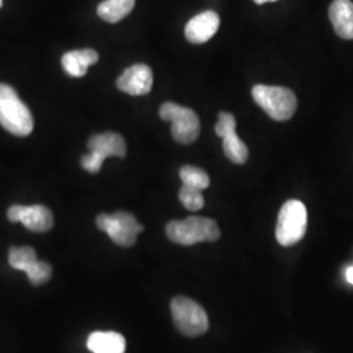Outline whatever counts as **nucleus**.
Here are the masks:
<instances>
[{
	"instance_id": "obj_1",
	"label": "nucleus",
	"mask_w": 353,
	"mask_h": 353,
	"mask_svg": "<svg viewBox=\"0 0 353 353\" xmlns=\"http://www.w3.org/2000/svg\"><path fill=\"white\" fill-rule=\"evenodd\" d=\"M221 236L217 223L202 216H190L166 225V237L176 245L191 246L199 242H214Z\"/></svg>"
},
{
	"instance_id": "obj_2",
	"label": "nucleus",
	"mask_w": 353,
	"mask_h": 353,
	"mask_svg": "<svg viewBox=\"0 0 353 353\" xmlns=\"http://www.w3.org/2000/svg\"><path fill=\"white\" fill-rule=\"evenodd\" d=\"M0 125L16 137H28L34 126L30 110L7 84H0Z\"/></svg>"
},
{
	"instance_id": "obj_3",
	"label": "nucleus",
	"mask_w": 353,
	"mask_h": 353,
	"mask_svg": "<svg viewBox=\"0 0 353 353\" xmlns=\"http://www.w3.org/2000/svg\"><path fill=\"white\" fill-rule=\"evenodd\" d=\"M252 94L254 101L274 121H288L297 110V97L290 89L259 84L252 89Z\"/></svg>"
},
{
	"instance_id": "obj_4",
	"label": "nucleus",
	"mask_w": 353,
	"mask_h": 353,
	"mask_svg": "<svg viewBox=\"0 0 353 353\" xmlns=\"http://www.w3.org/2000/svg\"><path fill=\"white\" fill-rule=\"evenodd\" d=\"M170 310L174 326L182 335L188 338H196L207 332L210 326L207 313L194 300L183 296H176L170 303Z\"/></svg>"
},
{
	"instance_id": "obj_5",
	"label": "nucleus",
	"mask_w": 353,
	"mask_h": 353,
	"mask_svg": "<svg viewBox=\"0 0 353 353\" xmlns=\"http://www.w3.org/2000/svg\"><path fill=\"white\" fill-rule=\"evenodd\" d=\"M307 227V211L303 202L288 201L279 212L276 240L281 246H293L303 240Z\"/></svg>"
},
{
	"instance_id": "obj_6",
	"label": "nucleus",
	"mask_w": 353,
	"mask_h": 353,
	"mask_svg": "<svg viewBox=\"0 0 353 353\" xmlns=\"http://www.w3.org/2000/svg\"><path fill=\"white\" fill-rule=\"evenodd\" d=\"M96 225L105 232L115 245L122 248L134 246L138 236L144 230V227L138 223L135 216L125 211H118L113 214H99Z\"/></svg>"
},
{
	"instance_id": "obj_7",
	"label": "nucleus",
	"mask_w": 353,
	"mask_h": 353,
	"mask_svg": "<svg viewBox=\"0 0 353 353\" xmlns=\"http://www.w3.org/2000/svg\"><path fill=\"white\" fill-rule=\"evenodd\" d=\"M160 117L172 122V137L179 144H191L201 135V121L196 113L174 102H165L160 108Z\"/></svg>"
},
{
	"instance_id": "obj_8",
	"label": "nucleus",
	"mask_w": 353,
	"mask_h": 353,
	"mask_svg": "<svg viewBox=\"0 0 353 353\" xmlns=\"http://www.w3.org/2000/svg\"><path fill=\"white\" fill-rule=\"evenodd\" d=\"M7 217L11 223H21L24 227L34 233H46L54 227V216L48 207L34 205H11L7 211Z\"/></svg>"
},
{
	"instance_id": "obj_9",
	"label": "nucleus",
	"mask_w": 353,
	"mask_h": 353,
	"mask_svg": "<svg viewBox=\"0 0 353 353\" xmlns=\"http://www.w3.org/2000/svg\"><path fill=\"white\" fill-rule=\"evenodd\" d=\"M153 85L152 70L145 64H134L117 79V88L131 96H144Z\"/></svg>"
},
{
	"instance_id": "obj_10",
	"label": "nucleus",
	"mask_w": 353,
	"mask_h": 353,
	"mask_svg": "<svg viewBox=\"0 0 353 353\" xmlns=\"http://www.w3.org/2000/svg\"><path fill=\"white\" fill-rule=\"evenodd\" d=\"M89 153L103 163L108 157H125L126 156V141L115 132H103L90 137L88 141Z\"/></svg>"
},
{
	"instance_id": "obj_11",
	"label": "nucleus",
	"mask_w": 353,
	"mask_h": 353,
	"mask_svg": "<svg viewBox=\"0 0 353 353\" xmlns=\"http://www.w3.org/2000/svg\"><path fill=\"white\" fill-rule=\"evenodd\" d=\"M220 26V17L214 11H205L192 17L185 28V36L194 45L205 43L214 37Z\"/></svg>"
},
{
	"instance_id": "obj_12",
	"label": "nucleus",
	"mask_w": 353,
	"mask_h": 353,
	"mask_svg": "<svg viewBox=\"0 0 353 353\" xmlns=\"http://www.w3.org/2000/svg\"><path fill=\"white\" fill-rule=\"evenodd\" d=\"M328 16L335 33L343 39H353V3L351 0H334Z\"/></svg>"
},
{
	"instance_id": "obj_13",
	"label": "nucleus",
	"mask_w": 353,
	"mask_h": 353,
	"mask_svg": "<svg viewBox=\"0 0 353 353\" xmlns=\"http://www.w3.org/2000/svg\"><path fill=\"white\" fill-rule=\"evenodd\" d=\"M87 347L92 353H125L126 339L115 331H94L89 335Z\"/></svg>"
},
{
	"instance_id": "obj_14",
	"label": "nucleus",
	"mask_w": 353,
	"mask_h": 353,
	"mask_svg": "<svg viewBox=\"0 0 353 353\" xmlns=\"http://www.w3.org/2000/svg\"><path fill=\"white\" fill-rule=\"evenodd\" d=\"M99 62V52L92 49L74 50L65 52L62 57V65L67 75L83 77L88 72L92 64Z\"/></svg>"
},
{
	"instance_id": "obj_15",
	"label": "nucleus",
	"mask_w": 353,
	"mask_h": 353,
	"mask_svg": "<svg viewBox=\"0 0 353 353\" xmlns=\"http://www.w3.org/2000/svg\"><path fill=\"white\" fill-rule=\"evenodd\" d=\"M135 0H105L97 8V14L106 23H118L134 10Z\"/></svg>"
},
{
	"instance_id": "obj_16",
	"label": "nucleus",
	"mask_w": 353,
	"mask_h": 353,
	"mask_svg": "<svg viewBox=\"0 0 353 353\" xmlns=\"http://www.w3.org/2000/svg\"><path fill=\"white\" fill-rule=\"evenodd\" d=\"M223 148L228 159L234 164L242 165L248 161L249 157V150L246 144L239 138L236 134V130L228 131L223 137Z\"/></svg>"
},
{
	"instance_id": "obj_17",
	"label": "nucleus",
	"mask_w": 353,
	"mask_h": 353,
	"mask_svg": "<svg viewBox=\"0 0 353 353\" xmlns=\"http://www.w3.org/2000/svg\"><path fill=\"white\" fill-rule=\"evenodd\" d=\"M37 261L36 250L30 246H21V248L13 246L8 252V263L12 268L19 271L26 272V270Z\"/></svg>"
},
{
	"instance_id": "obj_18",
	"label": "nucleus",
	"mask_w": 353,
	"mask_h": 353,
	"mask_svg": "<svg viewBox=\"0 0 353 353\" xmlns=\"http://www.w3.org/2000/svg\"><path fill=\"white\" fill-rule=\"evenodd\" d=\"M179 176L183 185H188L195 189L204 190L210 186V176L203 169L196 166H191V165L182 166L179 170Z\"/></svg>"
},
{
	"instance_id": "obj_19",
	"label": "nucleus",
	"mask_w": 353,
	"mask_h": 353,
	"mask_svg": "<svg viewBox=\"0 0 353 353\" xmlns=\"http://www.w3.org/2000/svg\"><path fill=\"white\" fill-rule=\"evenodd\" d=\"M178 198L182 203V205L192 212L201 211L204 205L202 190L195 189V188H191L188 185H183L181 188Z\"/></svg>"
},
{
	"instance_id": "obj_20",
	"label": "nucleus",
	"mask_w": 353,
	"mask_h": 353,
	"mask_svg": "<svg viewBox=\"0 0 353 353\" xmlns=\"http://www.w3.org/2000/svg\"><path fill=\"white\" fill-rule=\"evenodd\" d=\"M26 275L29 281L33 284V285H43L46 284L51 279L52 275V268L48 262H43V261H37L36 263L30 265L26 271Z\"/></svg>"
},
{
	"instance_id": "obj_21",
	"label": "nucleus",
	"mask_w": 353,
	"mask_h": 353,
	"mask_svg": "<svg viewBox=\"0 0 353 353\" xmlns=\"http://www.w3.org/2000/svg\"><path fill=\"white\" fill-rule=\"evenodd\" d=\"M236 118L234 115L230 113H225V112H221L219 114V121L216 123L214 127V131L217 134V137L223 138L228 131H232V130H236Z\"/></svg>"
},
{
	"instance_id": "obj_22",
	"label": "nucleus",
	"mask_w": 353,
	"mask_h": 353,
	"mask_svg": "<svg viewBox=\"0 0 353 353\" xmlns=\"http://www.w3.org/2000/svg\"><path fill=\"white\" fill-rule=\"evenodd\" d=\"M345 279H347V281H348L350 284H352L353 285V265L352 267H350V268H347V271H345Z\"/></svg>"
},
{
	"instance_id": "obj_23",
	"label": "nucleus",
	"mask_w": 353,
	"mask_h": 353,
	"mask_svg": "<svg viewBox=\"0 0 353 353\" xmlns=\"http://www.w3.org/2000/svg\"><path fill=\"white\" fill-rule=\"evenodd\" d=\"M256 4H265L267 1H276V0H254Z\"/></svg>"
},
{
	"instance_id": "obj_24",
	"label": "nucleus",
	"mask_w": 353,
	"mask_h": 353,
	"mask_svg": "<svg viewBox=\"0 0 353 353\" xmlns=\"http://www.w3.org/2000/svg\"><path fill=\"white\" fill-rule=\"evenodd\" d=\"M1 3H3V0H0V8H1Z\"/></svg>"
}]
</instances>
